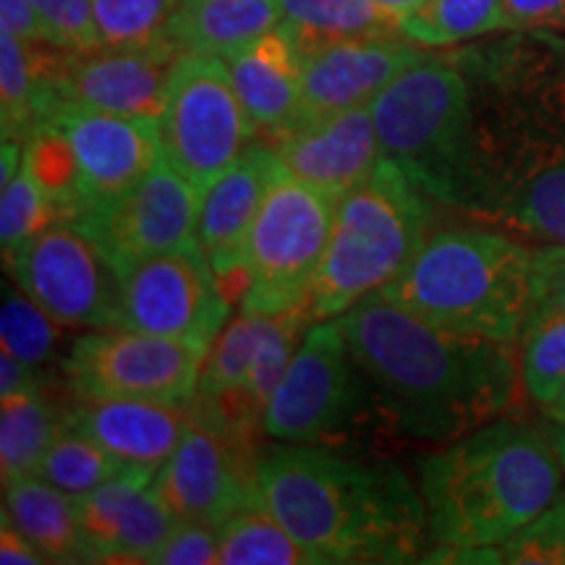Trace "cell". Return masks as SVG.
Here are the masks:
<instances>
[{
    "label": "cell",
    "mask_w": 565,
    "mask_h": 565,
    "mask_svg": "<svg viewBox=\"0 0 565 565\" xmlns=\"http://www.w3.org/2000/svg\"><path fill=\"white\" fill-rule=\"evenodd\" d=\"M454 58L471 113L440 204L498 228L534 181L565 168V40L521 30Z\"/></svg>",
    "instance_id": "obj_1"
},
{
    "label": "cell",
    "mask_w": 565,
    "mask_h": 565,
    "mask_svg": "<svg viewBox=\"0 0 565 565\" xmlns=\"http://www.w3.org/2000/svg\"><path fill=\"white\" fill-rule=\"evenodd\" d=\"M395 433L450 443L511 416L524 393L519 345L461 335L372 294L335 317Z\"/></svg>",
    "instance_id": "obj_2"
},
{
    "label": "cell",
    "mask_w": 565,
    "mask_h": 565,
    "mask_svg": "<svg viewBox=\"0 0 565 565\" xmlns=\"http://www.w3.org/2000/svg\"><path fill=\"white\" fill-rule=\"evenodd\" d=\"M257 490L315 565L414 563L429 536L422 492L393 461L278 443L259 450Z\"/></svg>",
    "instance_id": "obj_3"
},
{
    "label": "cell",
    "mask_w": 565,
    "mask_h": 565,
    "mask_svg": "<svg viewBox=\"0 0 565 565\" xmlns=\"http://www.w3.org/2000/svg\"><path fill=\"white\" fill-rule=\"evenodd\" d=\"M416 469L429 540L448 547L503 545L561 498L565 482L555 437L513 416L443 443Z\"/></svg>",
    "instance_id": "obj_4"
},
{
    "label": "cell",
    "mask_w": 565,
    "mask_h": 565,
    "mask_svg": "<svg viewBox=\"0 0 565 565\" xmlns=\"http://www.w3.org/2000/svg\"><path fill=\"white\" fill-rule=\"evenodd\" d=\"M380 296L437 328L519 345L540 303L536 246L484 223L437 231Z\"/></svg>",
    "instance_id": "obj_5"
},
{
    "label": "cell",
    "mask_w": 565,
    "mask_h": 565,
    "mask_svg": "<svg viewBox=\"0 0 565 565\" xmlns=\"http://www.w3.org/2000/svg\"><path fill=\"white\" fill-rule=\"evenodd\" d=\"M435 200L398 162L383 158L362 186L338 200L307 320H335L406 270L433 233Z\"/></svg>",
    "instance_id": "obj_6"
},
{
    "label": "cell",
    "mask_w": 565,
    "mask_h": 565,
    "mask_svg": "<svg viewBox=\"0 0 565 565\" xmlns=\"http://www.w3.org/2000/svg\"><path fill=\"white\" fill-rule=\"evenodd\" d=\"M263 435L341 454L370 448L395 433L383 401L353 356L338 320L312 322L267 401Z\"/></svg>",
    "instance_id": "obj_7"
},
{
    "label": "cell",
    "mask_w": 565,
    "mask_h": 565,
    "mask_svg": "<svg viewBox=\"0 0 565 565\" xmlns=\"http://www.w3.org/2000/svg\"><path fill=\"white\" fill-rule=\"evenodd\" d=\"M24 154L58 221H79L158 166L160 126L152 118L55 105L24 141Z\"/></svg>",
    "instance_id": "obj_8"
},
{
    "label": "cell",
    "mask_w": 565,
    "mask_h": 565,
    "mask_svg": "<svg viewBox=\"0 0 565 565\" xmlns=\"http://www.w3.org/2000/svg\"><path fill=\"white\" fill-rule=\"evenodd\" d=\"M383 158L398 162L440 204L471 113L469 79L456 58L424 53L374 97Z\"/></svg>",
    "instance_id": "obj_9"
},
{
    "label": "cell",
    "mask_w": 565,
    "mask_h": 565,
    "mask_svg": "<svg viewBox=\"0 0 565 565\" xmlns=\"http://www.w3.org/2000/svg\"><path fill=\"white\" fill-rule=\"evenodd\" d=\"M335 210L338 196L299 181L278 162L246 246L242 312L307 309Z\"/></svg>",
    "instance_id": "obj_10"
},
{
    "label": "cell",
    "mask_w": 565,
    "mask_h": 565,
    "mask_svg": "<svg viewBox=\"0 0 565 565\" xmlns=\"http://www.w3.org/2000/svg\"><path fill=\"white\" fill-rule=\"evenodd\" d=\"M162 158L204 194L257 137L221 55L183 53L158 118Z\"/></svg>",
    "instance_id": "obj_11"
},
{
    "label": "cell",
    "mask_w": 565,
    "mask_h": 565,
    "mask_svg": "<svg viewBox=\"0 0 565 565\" xmlns=\"http://www.w3.org/2000/svg\"><path fill=\"white\" fill-rule=\"evenodd\" d=\"M9 270L66 328H124L126 273L76 221H58L13 254Z\"/></svg>",
    "instance_id": "obj_12"
},
{
    "label": "cell",
    "mask_w": 565,
    "mask_h": 565,
    "mask_svg": "<svg viewBox=\"0 0 565 565\" xmlns=\"http://www.w3.org/2000/svg\"><path fill=\"white\" fill-rule=\"evenodd\" d=\"M207 351L131 328L92 330L68 345L61 372L76 401H192Z\"/></svg>",
    "instance_id": "obj_13"
},
{
    "label": "cell",
    "mask_w": 565,
    "mask_h": 565,
    "mask_svg": "<svg viewBox=\"0 0 565 565\" xmlns=\"http://www.w3.org/2000/svg\"><path fill=\"white\" fill-rule=\"evenodd\" d=\"M40 76V121L55 105L158 121L168 87L183 51L173 42L158 47H100L68 53L53 45H32Z\"/></svg>",
    "instance_id": "obj_14"
},
{
    "label": "cell",
    "mask_w": 565,
    "mask_h": 565,
    "mask_svg": "<svg viewBox=\"0 0 565 565\" xmlns=\"http://www.w3.org/2000/svg\"><path fill=\"white\" fill-rule=\"evenodd\" d=\"M231 312L233 303L196 238L154 254L126 275L124 328L210 351Z\"/></svg>",
    "instance_id": "obj_15"
},
{
    "label": "cell",
    "mask_w": 565,
    "mask_h": 565,
    "mask_svg": "<svg viewBox=\"0 0 565 565\" xmlns=\"http://www.w3.org/2000/svg\"><path fill=\"white\" fill-rule=\"evenodd\" d=\"M257 458L252 437L194 412L189 433L154 475V490L175 519L217 526L231 513L263 500L257 490Z\"/></svg>",
    "instance_id": "obj_16"
},
{
    "label": "cell",
    "mask_w": 565,
    "mask_h": 565,
    "mask_svg": "<svg viewBox=\"0 0 565 565\" xmlns=\"http://www.w3.org/2000/svg\"><path fill=\"white\" fill-rule=\"evenodd\" d=\"M202 194L162 158L145 179L82 215L92 236L108 249L126 273L134 265L196 238Z\"/></svg>",
    "instance_id": "obj_17"
},
{
    "label": "cell",
    "mask_w": 565,
    "mask_h": 565,
    "mask_svg": "<svg viewBox=\"0 0 565 565\" xmlns=\"http://www.w3.org/2000/svg\"><path fill=\"white\" fill-rule=\"evenodd\" d=\"M424 53L422 45L404 34L324 42L303 58L301 113L296 124L372 105L374 97Z\"/></svg>",
    "instance_id": "obj_18"
},
{
    "label": "cell",
    "mask_w": 565,
    "mask_h": 565,
    "mask_svg": "<svg viewBox=\"0 0 565 565\" xmlns=\"http://www.w3.org/2000/svg\"><path fill=\"white\" fill-rule=\"evenodd\" d=\"M278 168L270 147L252 141L242 158L217 179L200 200L196 242L207 254L212 270L221 280L231 303L244 299L246 246L259 207Z\"/></svg>",
    "instance_id": "obj_19"
},
{
    "label": "cell",
    "mask_w": 565,
    "mask_h": 565,
    "mask_svg": "<svg viewBox=\"0 0 565 565\" xmlns=\"http://www.w3.org/2000/svg\"><path fill=\"white\" fill-rule=\"evenodd\" d=\"M87 563H150L175 526L154 471H129L76 498Z\"/></svg>",
    "instance_id": "obj_20"
},
{
    "label": "cell",
    "mask_w": 565,
    "mask_h": 565,
    "mask_svg": "<svg viewBox=\"0 0 565 565\" xmlns=\"http://www.w3.org/2000/svg\"><path fill=\"white\" fill-rule=\"evenodd\" d=\"M265 145L288 173L338 200L362 186L383 160L370 105L296 124Z\"/></svg>",
    "instance_id": "obj_21"
},
{
    "label": "cell",
    "mask_w": 565,
    "mask_h": 565,
    "mask_svg": "<svg viewBox=\"0 0 565 565\" xmlns=\"http://www.w3.org/2000/svg\"><path fill=\"white\" fill-rule=\"evenodd\" d=\"M192 401H79L66 412V424L100 443L108 454L131 469L158 475L160 466L173 456L194 424Z\"/></svg>",
    "instance_id": "obj_22"
},
{
    "label": "cell",
    "mask_w": 565,
    "mask_h": 565,
    "mask_svg": "<svg viewBox=\"0 0 565 565\" xmlns=\"http://www.w3.org/2000/svg\"><path fill=\"white\" fill-rule=\"evenodd\" d=\"M223 61L257 137L263 134L267 141L299 121L303 51L282 21L263 38L223 55Z\"/></svg>",
    "instance_id": "obj_23"
},
{
    "label": "cell",
    "mask_w": 565,
    "mask_h": 565,
    "mask_svg": "<svg viewBox=\"0 0 565 565\" xmlns=\"http://www.w3.org/2000/svg\"><path fill=\"white\" fill-rule=\"evenodd\" d=\"M3 515H9L47 563H87L76 498L40 475L17 477L3 484Z\"/></svg>",
    "instance_id": "obj_24"
},
{
    "label": "cell",
    "mask_w": 565,
    "mask_h": 565,
    "mask_svg": "<svg viewBox=\"0 0 565 565\" xmlns=\"http://www.w3.org/2000/svg\"><path fill=\"white\" fill-rule=\"evenodd\" d=\"M282 21V0H181L171 42L183 53L228 55Z\"/></svg>",
    "instance_id": "obj_25"
},
{
    "label": "cell",
    "mask_w": 565,
    "mask_h": 565,
    "mask_svg": "<svg viewBox=\"0 0 565 565\" xmlns=\"http://www.w3.org/2000/svg\"><path fill=\"white\" fill-rule=\"evenodd\" d=\"M282 26L299 42L303 58L324 42L401 34V21L374 0H282Z\"/></svg>",
    "instance_id": "obj_26"
},
{
    "label": "cell",
    "mask_w": 565,
    "mask_h": 565,
    "mask_svg": "<svg viewBox=\"0 0 565 565\" xmlns=\"http://www.w3.org/2000/svg\"><path fill=\"white\" fill-rule=\"evenodd\" d=\"M63 429L66 412H55L45 393H19L0 398V471L3 484L17 477L38 475Z\"/></svg>",
    "instance_id": "obj_27"
},
{
    "label": "cell",
    "mask_w": 565,
    "mask_h": 565,
    "mask_svg": "<svg viewBox=\"0 0 565 565\" xmlns=\"http://www.w3.org/2000/svg\"><path fill=\"white\" fill-rule=\"evenodd\" d=\"M223 565H315L301 542L267 511L263 500L217 524Z\"/></svg>",
    "instance_id": "obj_28"
},
{
    "label": "cell",
    "mask_w": 565,
    "mask_h": 565,
    "mask_svg": "<svg viewBox=\"0 0 565 565\" xmlns=\"http://www.w3.org/2000/svg\"><path fill=\"white\" fill-rule=\"evenodd\" d=\"M508 32L503 0H424L401 19V34L422 47H450Z\"/></svg>",
    "instance_id": "obj_29"
},
{
    "label": "cell",
    "mask_w": 565,
    "mask_h": 565,
    "mask_svg": "<svg viewBox=\"0 0 565 565\" xmlns=\"http://www.w3.org/2000/svg\"><path fill=\"white\" fill-rule=\"evenodd\" d=\"M129 471L137 469L118 461L100 443H95L92 437L82 435L79 429L66 424V429L55 437L47 456L42 458L38 475L45 482L58 487L61 492L71 494V498H82V494L95 492L97 487L108 484L110 479L121 475H129Z\"/></svg>",
    "instance_id": "obj_30"
},
{
    "label": "cell",
    "mask_w": 565,
    "mask_h": 565,
    "mask_svg": "<svg viewBox=\"0 0 565 565\" xmlns=\"http://www.w3.org/2000/svg\"><path fill=\"white\" fill-rule=\"evenodd\" d=\"M519 374L524 395L545 408L565 387V312L540 309L519 341Z\"/></svg>",
    "instance_id": "obj_31"
},
{
    "label": "cell",
    "mask_w": 565,
    "mask_h": 565,
    "mask_svg": "<svg viewBox=\"0 0 565 565\" xmlns=\"http://www.w3.org/2000/svg\"><path fill=\"white\" fill-rule=\"evenodd\" d=\"M40 124V76L34 47L0 26V126L3 139L26 141Z\"/></svg>",
    "instance_id": "obj_32"
},
{
    "label": "cell",
    "mask_w": 565,
    "mask_h": 565,
    "mask_svg": "<svg viewBox=\"0 0 565 565\" xmlns=\"http://www.w3.org/2000/svg\"><path fill=\"white\" fill-rule=\"evenodd\" d=\"M181 0H92L103 47H158L171 42Z\"/></svg>",
    "instance_id": "obj_33"
},
{
    "label": "cell",
    "mask_w": 565,
    "mask_h": 565,
    "mask_svg": "<svg viewBox=\"0 0 565 565\" xmlns=\"http://www.w3.org/2000/svg\"><path fill=\"white\" fill-rule=\"evenodd\" d=\"M63 328L66 324L55 320L45 307H40L19 286L17 291L6 288L3 309H0V343H3V351H11L21 362L42 372L61 356Z\"/></svg>",
    "instance_id": "obj_34"
},
{
    "label": "cell",
    "mask_w": 565,
    "mask_h": 565,
    "mask_svg": "<svg viewBox=\"0 0 565 565\" xmlns=\"http://www.w3.org/2000/svg\"><path fill=\"white\" fill-rule=\"evenodd\" d=\"M53 223H58V215L40 189L24 154L17 175L0 189V246H3L6 265L21 246Z\"/></svg>",
    "instance_id": "obj_35"
},
{
    "label": "cell",
    "mask_w": 565,
    "mask_h": 565,
    "mask_svg": "<svg viewBox=\"0 0 565 565\" xmlns=\"http://www.w3.org/2000/svg\"><path fill=\"white\" fill-rule=\"evenodd\" d=\"M503 563L565 565V492L540 519L500 545Z\"/></svg>",
    "instance_id": "obj_36"
},
{
    "label": "cell",
    "mask_w": 565,
    "mask_h": 565,
    "mask_svg": "<svg viewBox=\"0 0 565 565\" xmlns=\"http://www.w3.org/2000/svg\"><path fill=\"white\" fill-rule=\"evenodd\" d=\"M32 3L53 47L68 53H92L103 47L92 0H32Z\"/></svg>",
    "instance_id": "obj_37"
},
{
    "label": "cell",
    "mask_w": 565,
    "mask_h": 565,
    "mask_svg": "<svg viewBox=\"0 0 565 565\" xmlns=\"http://www.w3.org/2000/svg\"><path fill=\"white\" fill-rule=\"evenodd\" d=\"M152 565H217L221 563V540L217 526L204 521L179 519L168 540L154 550Z\"/></svg>",
    "instance_id": "obj_38"
},
{
    "label": "cell",
    "mask_w": 565,
    "mask_h": 565,
    "mask_svg": "<svg viewBox=\"0 0 565 565\" xmlns=\"http://www.w3.org/2000/svg\"><path fill=\"white\" fill-rule=\"evenodd\" d=\"M536 288H540V309L565 312V246H536Z\"/></svg>",
    "instance_id": "obj_39"
},
{
    "label": "cell",
    "mask_w": 565,
    "mask_h": 565,
    "mask_svg": "<svg viewBox=\"0 0 565 565\" xmlns=\"http://www.w3.org/2000/svg\"><path fill=\"white\" fill-rule=\"evenodd\" d=\"M508 32L565 30V0H503Z\"/></svg>",
    "instance_id": "obj_40"
},
{
    "label": "cell",
    "mask_w": 565,
    "mask_h": 565,
    "mask_svg": "<svg viewBox=\"0 0 565 565\" xmlns=\"http://www.w3.org/2000/svg\"><path fill=\"white\" fill-rule=\"evenodd\" d=\"M0 26L11 30L26 45H51L32 0H0Z\"/></svg>",
    "instance_id": "obj_41"
},
{
    "label": "cell",
    "mask_w": 565,
    "mask_h": 565,
    "mask_svg": "<svg viewBox=\"0 0 565 565\" xmlns=\"http://www.w3.org/2000/svg\"><path fill=\"white\" fill-rule=\"evenodd\" d=\"M19 393H45L42 374L11 351H0V398Z\"/></svg>",
    "instance_id": "obj_42"
},
{
    "label": "cell",
    "mask_w": 565,
    "mask_h": 565,
    "mask_svg": "<svg viewBox=\"0 0 565 565\" xmlns=\"http://www.w3.org/2000/svg\"><path fill=\"white\" fill-rule=\"evenodd\" d=\"M0 563L3 565H42L45 555L11 524L9 515H0Z\"/></svg>",
    "instance_id": "obj_43"
},
{
    "label": "cell",
    "mask_w": 565,
    "mask_h": 565,
    "mask_svg": "<svg viewBox=\"0 0 565 565\" xmlns=\"http://www.w3.org/2000/svg\"><path fill=\"white\" fill-rule=\"evenodd\" d=\"M374 3H377L380 9L387 11V13H391V17H395V19L401 21L404 17H408V13H412V11L419 9L424 0H374Z\"/></svg>",
    "instance_id": "obj_44"
},
{
    "label": "cell",
    "mask_w": 565,
    "mask_h": 565,
    "mask_svg": "<svg viewBox=\"0 0 565 565\" xmlns=\"http://www.w3.org/2000/svg\"><path fill=\"white\" fill-rule=\"evenodd\" d=\"M542 412H545L550 424H555V427H565V387L561 391V395L553 401V404L542 408Z\"/></svg>",
    "instance_id": "obj_45"
},
{
    "label": "cell",
    "mask_w": 565,
    "mask_h": 565,
    "mask_svg": "<svg viewBox=\"0 0 565 565\" xmlns=\"http://www.w3.org/2000/svg\"><path fill=\"white\" fill-rule=\"evenodd\" d=\"M553 437H555V448H557V454H561V461L565 469V427H557V433Z\"/></svg>",
    "instance_id": "obj_46"
}]
</instances>
